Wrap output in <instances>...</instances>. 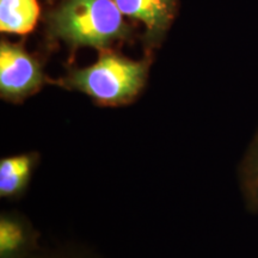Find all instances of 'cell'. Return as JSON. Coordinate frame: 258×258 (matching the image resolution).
Segmentation results:
<instances>
[{"label":"cell","instance_id":"cell-1","mask_svg":"<svg viewBox=\"0 0 258 258\" xmlns=\"http://www.w3.org/2000/svg\"><path fill=\"white\" fill-rule=\"evenodd\" d=\"M150 66L148 56L135 61L104 49L95 63L83 69L72 67L66 76L49 83L85 93L98 105L120 106L129 104L140 95L147 82Z\"/></svg>","mask_w":258,"mask_h":258},{"label":"cell","instance_id":"cell-2","mask_svg":"<svg viewBox=\"0 0 258 258\" xmlns=\"http://www.w3.org/2000/svg\"><path fill=\"white\" fill-rule=\"evenodd\" d=\"M122 15L115 0H62L48 15V36L64 42L71 49H109L131 34Z\"/></svg>","mask_w":258,"mask_h":258},{"label":"cell","instance_id":"cell-3","mask_svg":"<svg viewBox=\"0 0 258 258\" xmlns=\"http://www.w3.org/2000/svg\"><path fill=\"white\" fill-rule=\"evenodd\" d=\"M42 64L21 43H0V96L21 103L35 95L46 83Z\"/></svg>","mask_w":258,"mask_h":258},{"label":"cell","instance_id":"cell-4","mask_svg":"<svg viewBox=\"0 0 258 258\" xmlns=\"http://www.w3.org/2000/svg\"><path fill=\"white\" fill-rule=\"evenodd\" d=\"M115 3L122 14L145 24V42L148 46L160 43L177 11V0H115Z\"/></svg>","mask_w":258,"mask_h":258},{"label":"cell","instance_id":"cell-5","mask_svg":"<svg viewBox=\"0 0 258 258\" xmlns=\"http://www.w3.org/2000/svg\"><path fill=\"white\" fill-rule=\"evenodd\" d=\"M41 247L40 234L24 215H0V258H30Z\"/></svg>","mask_w":258,"mask_h":258},{"label":"cell","instance_id":"cell-6","mask_svg":"<svg viewBox=\"0 0 258 258\" xmlns=\"http://www.w3.org/2000/svg\"><path fill=\"white\" fill-rule=\"evenodd\" d=\"M40 154L25 152L5 157L0 160V196L17 199L24 195L34 175Z\"/></svg>","mask_w":258,"mask_h":258},{"label":"cell","instance_id":"cell-7","mask_svg":"<svg viewBox=\"0 0 258 258\" xmlns=\"http://www.w3.org/2000/svg\"><path fill=\"white\" fill-rule=\"evenodd\" d=\"M237 180L244 207L258 214V127L238 164Z\"/></svg>","mask_w":258,"mask_h":258},{"label":"cell","instance_id":"cell-8","mask_svg":"<svg viewBox=\"0 0 258 258\" xmlns=\"http://www.w3.org/2000/svg\"><path fill=\"white\" fill-rule=\"evenodd\" d=\"M40 8L36 0H0V29L3 32L27 34L36 25Z\"/></svg>","mask_w":258,"mask_h":258},{"label":"cell","instance_id":"cell-9","mask_svg":"<svg viewBox=\"0 0 258 258\" xmlns=\"http://www.w3.org/2000/svg\"><path fill=\"white\" fill-rule=\"evenodd\" d=\"M30 258H98L91 251L74 245H60V246H42Z\"/></svg>","mask_w":258,"mask_h":258}]
</instances>
